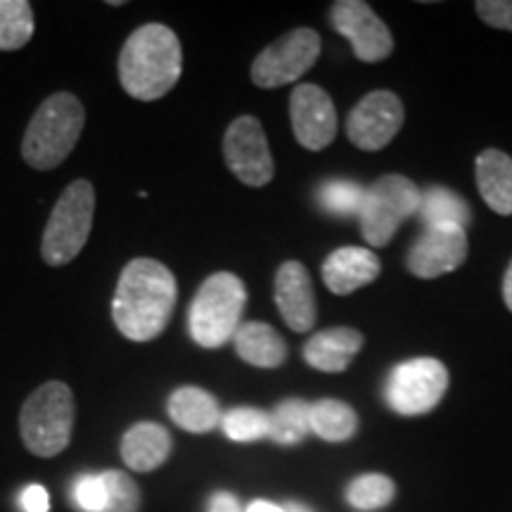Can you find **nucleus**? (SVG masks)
Segmentation results:
<instances>
[{
	"label": "nucleus",
	"mask_w": 512,
	"mask_h": 512,
	"mask_svg": "<svg viewBox=\"0 0 512 512\" xmlns=\"http://www.w3.org/2000/svg\"><path fill=\"white\" fill-rule=\"evenodd\" d=\"M221 427L230 441H240V444L268 439V432H271V415L266 411H259V408L240 406L223 415Z\"/></svg>",
	"instance_id": "a878e982"
},
{
	"label": "nucleus",
	"mask_w": 512,
	"mask_h": 512,
	"mask_svg": "<svg viewBox=\"0 0 512 512\" xmlns=\"http://www.w3.org/2000/svg\"><path fill=\"white\" fill-rule=\"evenodd\" d=\"M207 510L209 512H245L238 498L228 494V491H216V494H211Z\"/></svg>",
	"instance_id": "473e14b6"
},
{
	"label": "nucleus",
	"mask_w": 512,
	"mask_h": 512,
	"mask_svg": "<svg viewBox=\"0 0 512 512\" xmlns=\"http://www.w3.org/2000/svg\"><path fill=\"white\" fill-rule=\"evenodd\" d=\"M174 439L159 422H136L121 439V458L133 472H155L169 460Z\"/></svg>",
	"instance_id": "f3484780"
},
{
	"label": "nucleus",
	"mask_w": 512,
	"mask_h": 512,
	"mask_svg": "<svg viewBox=\"0 0 512 512\" xmlns=\"http://www.w3.org/2000/svg\"><path fill=\"white\" fill-rule=\"evenodd\" d=\"M247 512H285V508H280V505H275L271 501H254L249 503Z\"/></svg>",
	"instance_id": "f704fd0d"
},
{
	"label": "nucleus",
	"mask_w": 512,
	"mask_h": 512,
	"mask_svg": "<svg viewBox=\"0 0 512 512\" xmlns=\"http://www.w3.org/2000/svg\"><path fill=\"white\" fill-rule=\"evenodd\" d=\"M503 299H505V306L512 311V261H510L508 271H505V278H503Z\"/></svg>",
	"instance_id": "72a5a7b5"
},
{
	"label": "nucleus",
	"mask_w": 512,
	"mask_h": 512,
	"mask_svg": "<svg viewBox=\"0 0 512 512\" xmlns=\"http://www.w3.org/2000/svg\"><path fill=\"white\" fill-rule=\"evenodd\" d=\"M467 259V235L456 223L425 226L422 235L408 249V271L418 278H439L456 271Z\"/></svg>",
	"instance_id": "ddd939ff"
},
{
	"label": "nucleus",
	"mask_w": 512,
	"mask_h": 512,
	"mask_svg": "<svg viewBox=\"0 0 512 512\" xmlns=\"http://www.w3.org/2000/svg\"><path fill=\"white\" fill-rule=\"evenodd\" d=\"M247 306V287L235 273L209 275L188 311L190 337L204 349H219L235 337Z\"/></svg>",
	"instance_id": "20e7f679"
},
{
	"label": "nucleus",
	"mask_w": 512,
	"mask_h": 512,
	"mask_svg": "<svg viewBox=\"0 0 512 512\" xmlns=\"http://www.w3.org/2000/svg\"><path fill=\"white\" fill-rule=\"evenodd\" d=\"M448 389V370L430 356L399 363L384 384V399L399 415H425L439 406Z\"/></svg>",
	"instance_id": "6e6552de"
},
{
	"label": "nucleus",
	"mask_w": 512,
	"mask_h": 512,
	"mask_svg": "<svg viewBox=\"0 0 512 512\" xmlns=\"http://www.w3.org/2000/svg\"><path fill=\"white\" fill-rule=\"evenodd\" d=\"M382 271L380 259L363 247L335 249L323 264V283L332 294L347 297L377 280Z\"/></svg>",
	"instance_id": "dca6fc26"
},
{
	"label": "nucleus",
	"mask_w": 512,
	"mask_h": 512,
	"mask_svg": "<svg viewBox=\"0 0 512 512\" xmlns=\"http://www.w3.org/2000/svg\"><path fill=\"white\" fill-rule=\"evenodd\" d=\"M34 36V10L27 0H0V50L24 48Z\"/></svg>",
	"instance_id": "393cba45"
},
{
	"label": "nucleus",
	"mask_w": 512,
	"mask_h": 512,
	"mask_svg": "<svg viewBox=\"0 0 512 512\" xmlns=\"http://www.w3.org/2000/svg\"><path fill=\"white\" fill-rule=\"evenodd\" d=\"M86 110L72 93H55L38 107L22 138V157L31 169H57L79 143Z\"/></svg>",
	"instance_id": "7ed1b4c3"
},
{
	"label": "nucleus",
	"mask_w": 512,
	"mask_h": 512,
	"mask_svg": "<svg viewBox=\"0 0 512 512\" xmlns=\"http://www.w3.org/2000/svg\"><path fill=\"white\" fill-rule=\"evenodd\" d=\"M394 496H396V486L392 479L387 475H377V472L356 477L347 489L349 505H354L358 510L387 508V505L394 501Z\"/></svg>",
	"instance_id": "bb28decb"
},
{
	"label": "nucleus",
	"mask_w": 512,
	"mask_h": 512,
	"mask_svg": "<svg viewBox=\"0 0 512 512\" xmlns=\"http://www.w3.org/2000/svg\"><path fill=\"white\" fill-rule=\"evenodd\" d=\"M100 479L105 486V505L100 512H140L143 496L131 475L121 470H107Z\"/></svg>",
	"instance_id": "c85d7f7f"
},
{
	"label": "nucleus",
	"mask_w": 512,
	"mask_h": 512,
	"mask_svg": "<svg viewBox=\"0 0 512 512\" xmlns=\"http://www.w3.org/2000/svg\"><path fill=\"white\" fill-rule=\"evenodd\" d=\"M358 430V415L349 403L320 399L311 403V432L330 444L349 441Z\"/></svg>",
	"instance_id": "4be33fe9"
},
{
	"label": "nucleus",
	"mask_w": 512,
	"mask_h": 512,
	"mask_svg": "<svg viewBox=\"0 0 512 512\" xmlns=\"http://www.w3.org/2000/svg\"><path fill=\"white\" fill-rule=\"evenodd\" d=\"M74 501L83 512H100L105 505V486L100 475H81L76 479Z\"/></svg>",
	"instance_id": "c756f323"
},
{
	"label": "nucleus",
	"mask_w": 512,
	"mask_h": 512,
	"mask_svg": "<svg viewBox=\"0 0 512 512\" xmlns=\"http://www.w3.org/2000/svg\"><path fill=\"white\" fill-rule=\"evenodd\" d=\"M363 349V335L354 328L316 332L304 344V361L320 373H342Z\"/></svg>",
	"instance_id": "a211bd4d"
},
{
	"label": "nucleus",
	"mask_w": 512,
	"mask_h": 512,
	"mask_svg": "<svg viewBox=\"0 0 512 512\" xmlns=\"http://www.w3.org/2000/svg\"><path fill=\"white\" fill-rule=\"evenodd\" d=\"M233 342L242 361L254 368H280L287 358V344L283 335L271 328V325L259 323V320L242 323L238 332H235Z\"/></svg>",
	"instance_id": "aec40b11"
},
{
	"label": "nucleus",
	"mask_w": 512,
	"mask_h": 512,
	"mask_svg": "<svg viewBox=\"0 0 512 512\" xmlns=\"http://www.w3.org/2000/svg\"><path fill=\"white\" fill-rule=\"evenodd\" d=\"M76 422L72 389L64 382H46L29 394L19 413V434L29 453L55 458L69 446Z\"/></svg>",
	"instance_id": "39448f33"
},
{
	"label": "nucleus",
	"mask_w": 512,
	"mask_h": 512,
	"mask_svg": "<svg viewBox=\"0 0 512 512\" xmlns=\"http://www.w3.org/2000/svg\"><path fill=\"white\" fill-rule=\"evenodd\" d=\"M477 188L482 192L484 202L496 214H512V157L501 150H484L475 164Z\"/></svg>",
	"instance_id": "412c9836"
},
{
	"label": "nucleus",
	"mask_w": 512,
	"mask_h": 512,
	"mask_svg": "<svg viewBox=\"0 0 512 512\" xmlns=\"http://www.w3.org/2000/svg\"><path fill=\"white\" fill-rule=\"evenodd\" d=\"M363 197H366V188L354 181H344V178H335V181L323 183L318 190L320 207L335 216L361 214Z\"/></svg>",
	"instance_id": "cd10ccee"
},
{
	"label": "nucleus",
	"mask_w": 512,
	"mask_h": 512,
	"mask_svg": "<svg viewBox=\"0 0 512 512\" xmlns=\"http://www.w3.org/2000/svg\"><path fill=\"white\" fill-rule=\"evenodd\" d=\"M183 72V48L174 29L143 24L126 38L119 55V81L131 98L152 102L174 91Z\"/></svg>",
	"instance_id": "f03ea898"
},
{
	"label": "nucleus",
	"mask_w": 512,
	"mask_h": 512,
	"mask_svg": "<svg viewBox=\"0 0 512 512\" xmlns=\"http://www.w3.org/2000/svg\"><path fill=\"white\" fill-rule=\"evenodd\" d=\"M418 216L425 226H439V223H456V226H467L472 219V211L467 207L463 197L453 190L432 185L422 192Z\"/></svg>",
	"instance_id": "5701e85b"
},
{
	"label": "nucleus",
	"mask_w": 512,
	"mask_h": 512,
	"mask_svg": "<svg viewBox=\"0 0 512 512\" xmlns=\"http://www.w3.org/2000/svg\"><path fill=\"white\" fill-rule=\"evenodd\" d=\"M95 216V188L91 181L79 178L69 183L60 200L55 202L48 226L43 230L41 256L48 266L72 264L81 249L86 247L93 230Z\"/></svg>",
	"instance_id": "423d86ee"
},
{
	"label": "nucleus",
	"mask_w": 512,
	"mask_h": 512,
	"mask_svg": "<svg viewBox=\"0 0 512 512\" xmlns=\"http://www.w3.org/2000/svg\"><path fill=\"white\" fill-rule=\"evenodd\" d=\"M320 36L309 27H297L290 34L264 48L252 64V81L259 88H280L299 81L316 64Z\"/></svg>",
	"instance_id": "1a4fd4ad"
},
{
	"label": "nucleus",
	"mask_w": 512,
	"mask_h": 512,
	"mask_svg": "<svg viewBox=\"0 0 512 512\" xmlns=\"http://www.w3.org/2000/svg\"><path fill=\"white\" fill-rule=\"evenodd\" d=\"M268 439L280 446H297L311 432V403L302 399L280 401L271 413Z\"/></svg>",
	"instance_id": "b1692460"
},
{
	"label": "nucleus",
	"mask_w": 512,
	"mask_h": 512,
	"mask_svg": "<svg viewBox=\"0 0 512 512\" xmlns=\"http://www.w3.org/2000/svg\"><path fill=\"white\" fill-rule=\"evenodd\" d=\"M285 512H313L309 505H304V503H287L285 505Z\"/></svg>",
	"instance_id": "c9c22d12"
},
{
	"label": "nucleus",
	"mask_w": 512,
	"mask_h": 512,
	"mask_svg": "<svg viewBox=\"0 0 512 512\" xmlns=\"http://www.w3.org/2000/svg\"><path fill=\"white\" fill-rule=\"evenodd\" d=\"M292 131L306 150H325L337 136L335 102L316 83H302L290 98Z\"/></svg>",
	"instance_id": "4468645a"
},
{
	"label": "nucleus",
	"mask_w": 512,
	"mask_h": 512,
	"mask_svg": "<svg viewBox=\"0 0 512 512\" xmlns=\"http://www.w3.org/2000/svg\"><path fill=\"white\" fill-rule=\"evenodd\" d=\"M166 411L181 430L192 434H207L216 430L223 420L219 401L207 389L200 387H178L166 401Z\"/></svg>",
	"instance_id": "6ab92c4d"
},
{
	"label": "nucleus",
	"mask_w": 512,
	"mask_h": 512,
	"mask_svg": "<svg viewBox=\"0 0 512 512\" xmlns=\"http://www.w3.org/2000/svg\"><path fill=\"white\" fill-rule=\"evenodd\" d=\"M223 157L228 169L249 188H264L273 181L275 166L264 126L256 117H238L223 136Z\"/></svg>",
	"instance_id": "9d476101"
},
{
	"label": "nucleus",
	"mask_w": 512,
	"mask_h": 512,
	"mask_svg": "<svg viewBox=\"0 0 512 512\" xmlns=\"http://www.w3.org/2000/svg\"><path fill=\"white\" fill-rule=\"evenodd\" d=\"M275 304L290 330L311 332L316 325V292L311 275L299 261H285L275 273Z\"/></svg>",
	"instance_id": "2eb2a0df"
},
{
	"label": "nucleus",
	"mask_w": 512,
	"mask_h": 512,
	"mask_svg": "<svg viewBox=\"0 0 512 512\" xmlns=\"http://www.w3.org/2000/svg\"><path fill=\"white\" fill-rule=\"evenodd\" d=\"M422 192L411 178L387 174L366 188L361 207V230L368 245L384 247L408 219L420 209Z\"/></svg>",
	"instance_id": "0eeeda50"
},
{
	"label": "nucleus",
	"mask_w": 512,
	"mask_h": 512,
	"mask_svg": "<svg viewBox=\"0 0 512 512\" xmlns=\"http://www.w3.org/2000/svg\"><path fill=\"white\" fill-rule=\"evenodd\" d=\"M176 297V275L162 261L140 256L128 261L119 275L112 299V318L126 339L152 342L169 325Z\"/></svg>",
	"instance_id": "f257e3e1"
},
{
	"label": "nucleus",
	"mask_w": 512,
	"mask_h": 512,
	"mask_svg": "<svg viewBox=\"0 0 512 512\" xmlns=\"http://www.w3.org/2000/svg\"><path fill=\"white\" fill-rule=\"evenodd\" d=\"M330 19L337 34L349 38L361 62H380L392 55L394 38L387 24L363 0H339L332 5Z\"/></svg>",
	"instance_id": "f8f14e48"
},
{
	"label": "nucleus",
	"mask_w": 512,
	"mask_h": 512,
	"mask_svg": "<svg viewBox=\"0 0 512 512\" xmlns=\"http://www.w3.org/2000/svg\"><path fill=\"white\" fill-rule=\"evenodd\" d=\"M403 126V105L392 91L368 93L351 110L347 119V136L358 150L377 152L392 143Z\"/></svg>",
	"instance_id": "9b49d317"
},
{
	"label": "nucleus",
	"mask_w": 512,
	"mask_h": 512,
	"mask_svg": "<svg viewBox=\"0 0 512 512\" xmlns=\"http://www.w3.org/2000/svg\"><path fill=\"white\" fill-rule=\"evenodd\" d=\"M475 10L491 27L512 31V0H479Z\"/></svg>",
	"instance_id": "7c9ffc66"
},
{
	"label": "nucleus",
	"mask_w": 512,
	"mask_h": 512,
	"mask_svg": "<svg viewBox=\"0 0 512 512\" xmlns=\"http://www.w3.org/2000/svg\"><path fill=\"white\" fill-rule=\"evenodd\" d=\"M19 508L24 512H48L50 510V496L46 486L29 484L27 489L19 494Z\"/></svg>",
	"instance_id": "2f4dec72"
}]
</instances>
